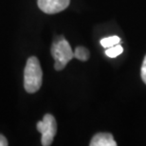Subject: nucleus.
Segmentation results:
<instances>
[{
    "label": "nucleus",
    "mask_w": 146,
    "mask_h": 146,
    "mask_svg": "<svg viewBox=\"0 0 146 146\" xmlns=\"http://www.w3.org/2000/svg\"><path fill=\"white\" fill-rule=\"evenodd\" d=\"M51 55L55 61L54 68L58 71L63 70L74 57L70 45L63 36L58 37L52 44Z\"/></svg>",
    "instance_id": "2"
},
{
    "label": "nucleus",
    "mask_w": 146,
    "mask_h": 146,
    "mask_svg": "<svg viewBox=\"0 0 146 146\" xmlns=\"http://www.w3.org/2000/svg\"><path fill=\"white\" fill-rule=\"evenodd\" d=\"M119 42H121V38L117 35H113V36H108V37L103 38L100 43H101L102 46H104V48H108L113 46L118 45V44H119Z\"/></svg>",
    "instance_id": "7"
},
{
    "label": "nucleus",
    "mask_w": 146,
    "mask_h": 146,
    "mask_svg": "<svg viewBox=\"0 0 146 146\" xmlns=\"http://www.w3.org/2000/svg\"><path fill=\"white\" fill-rule=\"evenodd\" d=\"M8 144L9 143H8L7 139L3 135H0V146H7Z\"/></svg>",
    "instance_id": "10"
},
{
    "label": "nucleus",
    "mask_w": 146,
    "mask_h": 146,
    "mask_svg": "<svg viewBox=\"0 0 146 146\" xmlns=\"http://www.w3.org/2000/svg\"><path fill=\"white\" fill-rule=\"evenodd\" d=\"M122 51H123V48H122L119 44H118V45H116V46H111V48H106V55L108 56L109 58H115V57H118L119 54H121Z\"/></svg>",
    "instance_id": "8"
},
{
    "label": "nucleus",
    "mask_w": 146,
    "mask_h": 146,
    "mask_svg": "<svg viewBox=\"0 0 146 146\" xmlns=\"http://www.w3.org/2000/svg\"><path fill=\"white\" fill-rule=\"evenodd\" d=\"M90 146H117V142L111 133H98L93 137Z\"/></svg>",
    "instance_id": "5"
},
{
    "label": "nucleus",
    "mask_w": 146,
    "mask_h": 146,
    "mask_svg": "<svg viewBox=\"0 0 146 146\" xmlns=\"http://www.w3.org/2000/svg\"><path fill=\"white\" fill-rule=\"evenodd\" d=\"M70 0H37L38 7L43 13L48 14L58 13L66 10Z\"/></svg>",
    "instance_id": "4"
},
{
    "label": "nucleus",
    "mask_w": 146,
    "mask_h": 146,
    "mask_svg": "<svg viewBox=\"0 0 146 146\" xmlns=\"http://www.w3.org/2000/svg\"><path fill=\"white\" fill-rule=\"evenodd\" d=\"M37 130L42 134V145L49 146L53 142L57 132V123L55 118L50 114H46L42 121L37 122Z\"/></svg>",
    "instance_id": "3"
},
{
    "label": "nucleus",
    "mask_w": 146,
    "mask_h": 146,
    "mask_svg": "<svg viewBox=\"0 0 146 146\" xmlns=\"http://www.w3.org/2000/svg\"><path fill=\"white\" fill-rule=\"evenodd\" d=\"M73 53H74V57L76 59L83 61V62H86V61L88 60L90 55L89 50L84 46H77L75 50L73 51Z\"/></svg>",
    "instance_id": "6"
},
{
    "label": "nucleus",
    "mask_w": 146,
    "mask_h": 146,
    "mask_svg": "<svg viewBox=\"0 0 146 146\" xmlns=\"http://www.w3.org/2000/svg\"><path fill=\"white\" fill-rule=\"evenodd\" d=\"M43 81V71L36 57H30L24 71V86L28 93H35L40 89Z\"/></svg>",
    "instance_id": "1"
},
{
    "label": "nucleus",
    "mask_w": 146,
    "mask_h": 146,
    "mask_svg": "<svg viewBox=\"0 0 146 146\" xmlns=\"http://www.w3.org/2000/svg\"><path fill=\"white\" fill-rule=\"evenodd\" d=\"M141 79H142V81H143V83L146 84V55H145L143 62H142V65H141Z\"/></svg>",
    "instance_id": "9"
}]
</instances>
